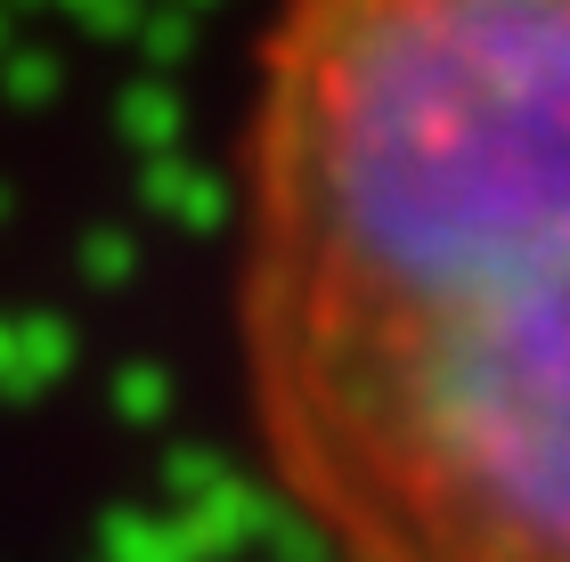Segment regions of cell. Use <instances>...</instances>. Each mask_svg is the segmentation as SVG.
Masks as SVG:
<instances>
[{
    "mask_svg": "<svg viewBox=\"0 0 570 562\" xmlns=\"http://www.w3.org/2000/svg\"><path fill=\"white\" fill-rule=\"evenodd\" d=\"M237 375L326 562H570V0H269Z\"/></svg>",
    "mask_w": 570,
    "mask_h": 562,
    "instance_id": "1",
    "label": "cell"
}]
</instances>
